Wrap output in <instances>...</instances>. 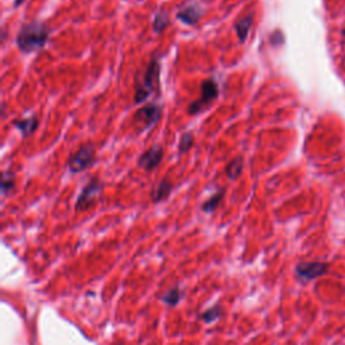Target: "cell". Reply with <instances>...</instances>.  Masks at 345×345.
I'll list each match as a JSON object with an SVG mask.
<instances>
[{
	"label": "cell",
	"instance_id": "obj_1",
	"mask_svg": "<svg viewBox=\"0 0 345 345\" xmlns=\"http://www.w3.org/2000/svg\"><path fill=\"white\" fill-rule=\"evenodd\" d=\"M49 30L41 22H31L22 27L16 35V45L25 53H32L45 48Z\"/></svg>",
	"mask_w": 345,
	"mask_h": 345
},
{
	"label": "cell",
	"instance_id": "obj_2",
	"mask_svg": "<svg viewBox=\"0 0 345 345\" xmlns=\"http://www.w3.org/2000/svg\"><path fill=\"white\" fill-rule=\"evenodd\" d=\"M159 61L156 58H151L147 69L140 74V78L136 80V89H135V102L140 104L145 102L152 95L154 89L159 86Z\"/></svg>",
	"mask_w": 345,
	"mask_h": 345
},
{
	"label": "cell",
	"instance_id": "obj_3",
	"mask_svg": "<svg viewBox=\"0 0 345 345\" xmlns=\"http://www.w3.org/2000/svg\"><path fill=\"white\" fill-rule=\"evenodd\" d=\"M162 109L158 104H147L138 109L134 115V123L139 132L151 128L161 119Z\"/></svg>",
	"mask_w": 345,
	"mask_h": 345
},
{
	"label": "cell",
	"instance_id": "obj_4",
	"mask_svg": "<svg viewBox=\"0 0 345 345\" xmlns=\"http://www.w3.org/2000/svg\"><path fill=\"white\" fill-rule=\"evenodd\" d=\"M102 192V183L100 182L99 178H92L89 182L86 183V186L82 189V192L78 196V198L75 201V210H86L91 208L92 205L96 204V201L100 197Z\"/></svg>",
	"mask_w": 345,
	"mask_h": 345
},
{
	"label": "cell",
	"instance_id": "obj_5",
	"mask_svg": "<svg viewBox=\"0 0 345 345\" xmlns=\"http://www.w3.org/2000/svg\"><path fill=\"white\" fill-rule=\"evenodd\" d=\"M217 96H219L217 82L215 80H212V78L204 81L202 85H201V96H199L198 100H196V101L190 104L188 112L190 115H197L202 109H205V107H208Z\"/></svg>",
	"mask_w": 345,
	"mask_h": 345
},
{
	"label": "cell",
	"instance_id": "obj_6",
	"mask_svg": "<svg viewBox=\"0 0 345 345\" xmlns=\"http://www.w3.org/2000/svg\"><path fill=\"white\" fill-rule=\"evenodd\" d=\"M95 162V147L92 145L81 146L68 161V167L72 172H81L86 170Z\"/></svg>",
	"mask_w": 345,
	"mask_h": 345
},
{
	"label": "cell",
	"instance_id": "obj_7",
	"mask_svg": "<svg viewBox=\"0 0 345 345\" xmlns=\"http://www.w3.org/2000/svg\"><path fill=\"white\" fill-rule=\"evenodd\" d=\"M204 14V8L201 7V4L192 1L189 4L182 5L177 12L178 21L183 22L188 26H194L197 25L198 21L201 19V16Z\"/></svg>",
	"mask_w": 345,
	"mask_h": 345
},
{
	"label": "cell",
	"instance_id": "obj_8",
	"mask_svg": "<svg viewBox=\"0 0 345 345\" xmlns=\"http://www.w3.org/2000/svg\"><path fill=\"white\" fill-rule=\"evenodd\" d=\"M328 271V264L320 262H309V263H299L296 266V275L303 280L316 279Z\"/></svg>",
	"mask_w": 345,
	"mask_h": 345
},
{
	"label": "cell",
	"instance_id": "obj_9",
	"mask_svg": "<svg viewBox=\"0 0 345 345\" xmlns=\"http://www.w3.org/2000/svg\"><path fill=\"white\" fill-rule=\"evenodd\" d=\"M162 156H163V148H162L161 146H154V147L148 148L146 152H143L140 155L138 165L142 169L150 172V170H154L161 163Z\"/></svg>",
	"mask_w": 345,
	"mask_h": 345
},
{
	"label": "cell",
	"instance_id": "obj_10",
	"mask_svg": "<svg viewBox=\"0 0 345 345\" xmlns=\"http://www.w3.org/2000/svg\"><path fill=\"white\" fill-rule=\"evenodd\" d=\"M14 127L21 131V134L23 136H28L31 135L38 127V118L37 116H30V118L21 119V120H15L14 122Z\"/></svg>",
	"mask_w": 345,
	"mask_h": 345
},
{
	"label": "cell",
	"instance_id": "obj_11",
	"mask_svg": "<svg viewBox=\"0 0 345 345\" xmlns=\"http://www.w3.org/2000/svg\"><path fill=\"white\" fill-rule=\"evenodd\" d=\"M252 25H253L252 15L244 16V18H242L240 21L237 22L235 28H236V34H237V37H239V39H240V42H244V41L247 39L248 32H249V30H251Z\"/></svg>",
	"mask_w": 345,
	"mask_h": 345
},
{
	"label": "cell",
	"instance_id": "obj_12",
	"mask_svg": "<svg viewBox=\"0 0 345 345\" xmlns=\"http://www.w3.org/2000/svg\"><path fill=\"white\" fill-rule=\"evenodd\" d=\"M172 182H170L169 179H163V181L156 186L155 190L152 192V201H154V202H159L162 199L167 198L170 192H172Z\"/></svg>",
	"mask_w": 345,
	"mask_h": 345
},
{
	"label": "cell",
	"instance_id": "obj_13",
	"mask_svg": "<svg viewBox=\"0 0 345 345\" xmlns=\"http://www.w3.org/2000/svg\"><path fill=\"white\" fill-rule=\"evenodd\" d=\"M243 169H244V159L242 156H237L226 165V175L231 179H236L237 177H240Z\"/></svg>",
	"mask_w": 345,
	"mask_h": 345
},
{
	"label": "cell",
	"instance_id": "obj_14",
	"mask_svg": "<svg viewBox=\"0 0 345 345\" xmlns=\"http://www.w3.org/2000/svg\"><path fill=\"white\" fill-rule=\"evenodd\" d=\"M222 196H224V189L219 190V192L213 194L208 201H205L204 205H202V210H204L205 213H212V212H215L216 208L220 205Z\"/></svg>",
	"mask_w": 345,
	"mask_h": 345
},
{
	"label": "cell",
	"instance_id": "obj_15",
	"mask_svg": "<svg viewBox=\"0 0 345 345\" xmlns=\"http://www.w3.org/2000/svg\"><path fill=\"white\" fill-rule=\"evenodd\" d=\"M14 186H15L14 172H8V170L3 172V175H1V194H3V197H5L7 194L10 193L11 190L14 189Z\"/></svg>",
	"mask_w": 345,
	"mask_h": 345
},
{
	"label": "cell",
	"instance_id": "obj_16",
	"mask_svg": "<svg viewBox=\"0 0 345 345\" xmlns=\"http://www.w3.org/2000/svg\"><path fill=\"white\" fill-rule=\"evenodd\" d=\"M221 314H222V309H221L220 305H215V306L206 309V310L201 314V318H202L206 323H212L215 322V321H217V320L221 317Z\"/></svg>",
	"mask_w": 345,
	"mask_h": 345
},
{
	"label": "cell",
	"instance_id": "obj_17",
	"mask_svg": "<svg viewBox=\"0 0 345 345\" xmlns=\"http://www.w3.org/2000/svg\"><path fill=\"white\" fill-rule=\"evenodd\" d=\"M181 298H182V293L179 291V289H172V290H169L161 296L162 302H165L167 306H175V305H178V302L181 301Z\"/></svg>",
	"mask_w": 345,
	"mask_h": 345
},
{
	"label": "cell",
	"instance_id": "obj_18",
	"mask_svg": "<svg viewBox=\"0 0 345 345\" xmlns=\"http://www.w3.org/2000/svg\"><path fill=\"white\" fill-rule=\"evenodd\" d=\"M170 23V19H169V15L166 12H158L155 16H154V22H152V26H154V31L155 32H162Z\"/></svg>",
	"mask_w": 345,
	"mask_h": 345
},
{
	"label": "cell",
	"instance_id": "obj_19",
	"mask_svg": "<svg viewBox=\"0 0 345 345\" xmlns=\"http://www.w3.org/2000/svg\"><path fill=\"white\" fill-rule=\"evenodd\" d=\"M193 143H194V139H193V136H192V134L183 135L182 139H181V142H179V154L188 152V151L192 148Z\"/></svg>",
	"mask_w": 345,
	"mask_h": 345
},
{
	"label": "cell",
	"instance_id": "obj_20",
	"mask_svg": "<svg viewBox=\"0 0 345 345\" xmlns=\"http://www.w3.org/2000/svg\"><path fill=\"white\" fill-rule=\"evenodd\" d=\"M25 0H14V3H15V5H19V4H22Z\"/></svg>",
	"mask_w": 345,
	"mask_h": 345
}]
</instances>
